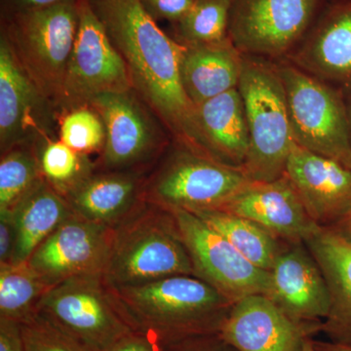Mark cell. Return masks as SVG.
Here are the masks:
<instances>
[{"label": "cell", "mask_w": 351, "mask_h": 351, "mask_svg": "<svg viewBox=\"0 0 351 351\" xmlns=\"http://www.w3.org/2000/svg\"><path fill=\"white\" fill-rule=\"evenodd\" d=\"M316 351H351V346L341 345L332 341H313Z\"/></svg>", "instance_id": "obj_38"}, {"label": "cell", "mask_w": 351, "mask_h": 351, "mask_svg": "<svg viewBox=\"0 0 351 351\" xmlns=\"http://www.w3.org/2000/svg\"><path fill=\"white\" fill-rule=\"evenodd\" d=\"M193 263L195 276L230 302L251 295H267L269 271L256 267L230 242L186 210H169Z\"/></svg>", "instance_id": "obj_12"}, {"label": "cell", "mask_w": 351, "mask_h": 351, "mask_svg": "<svg viewBox=\"0 0 351 351\" xmlns=\"http://www.w3.org/2000/svg\"><path fill=\"white\" fill-rule=\"evenodd\" d=\"M38 315L95 351H108L133 331L104 276L71 278L51 287Z\"/></svg>", "instance_id": "obj_10"}, {"label": "cell", "mask_w": 351, "mask_h": 351, "mask_svg": "<svg viewBox=\"0 0 351 351\" xmlns=\"http://www.w3.org/2000/svg\"><path fill=\"white\" fill-rule=\"evenodd\" d=\"M165 351H239L217 334L191 337L165 345Z\"/></svg>", "instance_id": "obj_33"}, {"label": "cell", "mask_w": 351, "mask_h": 351, "mask_svg": "<svg viewBox=\"0 0 351 351\" xmlns=\"http://www.w3.org/2000/svg\"><path fill=\"white\" fill-rule=\"evenodd\" d=\"M108 351H165V345L154 335L133 330Z\"/></svg>", "instance_id": "obj_34"}, {"label": "cell", "mask_w": 351, "mask_h": 351, "mask_svg": "<svg viewBox=\"0 0 351 351\" xmlns=\"http://www.w3.org/2000/svg\"><path fill=\"white\" fill-rule=\"evenodd\" d=\"M295 143L351 168L346 94L288 61L277 62Z\"/></svg>", "instance_id": "obj_7"}, {"label": "cell", "mask_w": 351, "mask_h": 351, "mask_svg": "<svg viewBox=\"0 0 351 351\" xmlns=\"http://www.w3.org/2000/svg\"><path fill=\"white\" fill-rule=\"evenodd\" d=\"M89 1L123 58L133 89L161 119L173 142L197 152L195 107L180 75L181 44L158 27L138 0Z\"/></svg>", "instance_id": "obj_1"}, {"label": "cell", "mask_w": 351, "mask_h": 351, "mask_svg": "<svg viewBox=\"0 0 351 351\" xmlns=\"http://www.w3.org/2000/svg\"><path fill=\"white\" fill-rule=\"evenodd\" d=\"M285 61L351 91V0H330L301 45Z\"/></svg>", "instance_id": "obj_18"}, {"label": "cell", "mask_w": 351, "mask_h": 351, "mask_svg": "<svg viewBox=\"0 0 351 351\" xmlns=\"http://www.w3.org/2000/svg\"><path fill=\"white\" fill-rule=\"evenodd\" d=\"M181 274L195 271L172 212L144 201L113 228L106 283L129 287Z\"/></svg>", "instance_id": "obj_3"}, {"label": "cell", "mask_w": 351, "mask_h": 351, "mask_svg": "<svg viewBox=\"0 0 351 351\" xmlns=\"http://www.w3.org/2000/svg\"><path fill=\"white\" fill-rule=\"evenodd\" d=\"M346 106H348V119H350V135H351V91L346 95Z\"/></svg>", "instance_id": "obj_40"}, {"label": "cell", "mask_w": 351, "mask_h": 351, "mask_svg": "<svg viewBox=\"0 0 351 351\" xmlns=\"http://www.w3.org/2000/svg\"><path fill=\"white\" fill-rule=\"evenodd\" d=\"M297 322L322 324L330 311V293L319 265L302 243H291L269 271L267 293Z\"/></svg>", "instance_id": "obj_19"}, {"label": "cell", "mask_w": 351, "mask_h": 351, "mask_svg": "<svg viewBox=\"0 0 351 351\" xmlns=\"http://www.w3.org/2000/svg\"><path fill=\"white\" fill-rule=\"evenodd\" d=\"M322 324L289 317L265 295H251L232 304L218 332L239 351H302Z\"/></svg>", "instance_id": "obj_15"}, {"label": "cell", "mask_w": 351, "mask_h": 351, "mask_svg": "<svg viewBox=\"0 0 351 351\" xmlns=\"http://www.w3.org/2000/svg\"><path fill=\"white\" fill-rule=\"evenodd\" d=\"M59 140L80 154H100L106 143V127L91 106L75 108L59 117Z\"/></svg>", "instance_id": "obj_30"}, {"label": "cell", "mask_w": 351, "mask_h": 351, "mask_svg": "<svg viewBox=\"0 0 351 351\" xmlns=\"http://www.w3.org/2000/svg\"><path fill=\"white\" fill-rule=\"evenodd\" d=\"M10 213L17 233L12 263H27L51 233L75 216L64 196L44 178Z\"/></svg>", "instance_id": "obj_24"}, {"label": "cell", "mask_w": 351, "mask_h": 351, "mask_svg": "<svg viewBox=\"0 0 351 351\" xmlns=\"http://www.w3.org/2000/svg\"><path fill=\"white\" fill-rule=\"evenodd\" d=\"M145 13L156 21H168L171 24L181 20L196 0H138Z\"/></svg>", "instance_id": "obj_32"}, {"label": "cell", "mask_w": 351, "mask_h": 351, "mask_svg": "<svg viewBox=\"0 0 351 351\" xmlns=\"http://www.w3.org/2000/svg\"><path fill=\"white\" fill-rule=\"evenodd\" d=\"M80 24V0L1 18L0 32L34 82L57 108Z\"/></svg>", "instance_id": "obj_5"}, {"label": "cell", "mask_w": 351, "mask_h": 351, "mask_svg": "<svg viewBox=\"0 0 351 351\" xmlns=\"http://www.w3.org/2000/svg\"><path fill=\"white\" fill-rule=\"evenodd\" d=\"M216 209L251 219L276 239L290 243H304L321 228L307 214L286 175L274 181H249Z\"/></svg>", "instance_id": "obj_16"}, {"label": "cell", "mask_w": 351, "mask_h": 351, "mask_svg": "<svg viewBox=\"0 0 351 351\" xmlns=\"http://www.w3.org/2000/svg\"><path fill=\"white\" fill-rule=\"evenodd\" d=\"M39 160L45 181L64 197L96 171L90 156L75 152L59 138L39 145Z\"/></svg>", "instance_id": "obj_29"}, {"label": "cell", "mask_w": 351, "mask_h": 351, "mask_svg": "<svg viewBox=\"0 0 351 351\" xmlns=\"http://www.w3.org/2000/svg\"><path fill=\"white\" fill-rule=\"evenodd\" d=\"M59 138L56 106L34 82L0 32V154Z\"/></svg>", "instance_id": "obj_13"}, {"label": "cell", "mask_w": 351, "mask_h": 351, "mask_svg": "<svg viewBox=\"0 0 351 351\" xmlns=\"http://www.w3.org/2000/svg\"><path fill=\"white\" fill-rule=\"evenodd\" d=\"M191 213L199 217L260 269L270 271L284 250L280 239L251 219L221 209L197 210Z\"/></svg>", "instance_id": "obj_25"}, {"label": "cell", "mask_w": 351, "mask_h": 351, "mask_svg": "<svg viewBox=\"0 0 351 351\" xmlns=\"http://www.w3.org/2000/svg\"><path fill=\"white\" fill-rule=\"evenodd\" d=\"M66 1L69 0H0V14L1 18H5L14 14L47 8Z\"/></svg>", "instance_id": "obj_37"}, {"label": "cell", "mask_w": 351, "mask_h": 351, "mask_svg": "<svg viewBox=\"0 0 351 351\" xmlns=\"http://www.w3.org/2000/svg\"><path fill=\"white\" fill-rule=\"evenodd\" d=\"M304 243L329 289L330 311L321 331L332 343L351 346V240L334 226H321Z\"/></svg>", "instance_id": "obj_22"}, {"label": "cell", "mask_w": 351, "mask_h": 351, "mask_svg": "<svg viewBox=\"0 0 351 351\" xmlns=\"http://www.w3.org/2000/svg\"><path fill=\"white\" fill-rule=\"evenodd\" d=\"M108 288L130 326L154 335L164 345L218 334L233 304L202 279L186 274Z\"/></svg>", "instance_id": "obj_2"}, {"label": "cell", "mask_w": 351, "mask_h": 351, "mask_svg": "<svg viewBox=\"0 0 351 351\" xmlns=\"http://www.w3.org/2000/svg\"><path fill=\"white\" fill-rule=\"evenodd\" d=\"M249 181L243 170L173 142L147 175L142 199L167 210L216 209Z\"/></svg>", "instance_id": "obj_6"}, {"label": "cell", "mask_w": 351, "mask_h": 351, "mask_svg": "<svg viewBox=\"0 0 351 351\" xmlns=\"http://www.w3.org/2000/svg\"><path fill=\"white\" fill-rule=\"evenodd\" d=\"M232 0H196L181 20L171 24L172 38L182 46L221 43L228 36Z\"/></svg>", "instance_id": "obj_28"}, {"label": "cell", "mask_w": 351, "mask_h": 351, "mask_svg": "<svg viewBox=\"0 0 351 351\" xmlns=\"http://www.w3.org/2000/svg\"><path fill=\"white\" fill-rule=\"evenodd\" d=\"M0 351H25L20 323L0 318Z\"/></svg>", "instance_id": "obj_36"}, {"label": "cell", "mask_w": 351, "mask_h": 351, "mask_svg": "<svg viewBox=\"0 0 351 351\" xmlns=\"http://www.w3.org/2000/svg\"><path fill=\"white\" fill-rule=\"evenodd\" d=\"M21 327L25 351H95L38 314Z\"/></svg>", "instance_id": "obj_31"}, {"label": "cell", "mask_w": 351, "mask_h": 351, "mask_svg": "<svg viewBox=\"0 0 351 351\" xmlns=\"http://www.w3.org/2000/svg\"><path fill=\"white\" fill-rule=\"evenodd\" d=\"M302 351H316L315 348H314L313 339H307L306 345H304V350Z\"/></svg>", "instance_id": "obj_41"}, {"label": "cell", "mask_w": 351, "mask_h": 351, "mask_svg": "<svg viewBox=\"0 0 351 351\" xmlns=\"http://www.w3.org/2000/svg\"><path fill=\"white\" fill-rule=\"evenodd\" d=\"M195 124L198 154L243 170L250 136L237 88L195 106Z\"/></svg>", "instance_id": "obj_21"}, {"label": "cell", "mask_w": 351, "mask_h": 351, "mask_svg": "<svg viewBox=\"0 0 351 351\" xmlns=\"http://www.w3.org/2000/svg\"><path fill=\"white\" fill-rule=\"evenodd\" d=\"M334 228L351 240V211L339 223L334 226Z\"/></svg>", "instance_id": "obj_39"}, {"label": "cell", "mask_w": 351, "mask_h": 351, "mask_svg": "<svg viewBox=\"0 0 351 351\" xmlns=\"http://www.w3.org/2000/svg\"><path fill=\"white\" fill-rule=\"evenodd\" d=\"M89 106L106 127L96 170L151 172L172 145L169 130L134 89L101 95Z\"/></svg>", "instance_id": "obj_8"}, {"label": "cell", "mask_w": 351, "mask_h": 351, "mask_svg": "<svg viewBox=\"0 0 351 351\" xmlns=\"http://www.w3.org/2000/svg\"><path fill=\"white\" fill-rule=\"evenodd\" d=\"M149 173L96 170L64 199L77 218L114 228L144 202Z\"/></svg>", "instance_id": "obj_20"}, {"label": "cell", "mask_w": 351, "mask_h": 351, "mask_svg": "<svg viewBox=\"0 0 351 351\" xmlns=\"http://www.w3.org/2000/svg\"><path fill=\"white\" fill-rule=\"evenodd\" d=\"M330 0H232L228 36L243 55L287 60Z\"/></svg>", "instance_id": "obj_9"}, {"label": "cell", "mask_w": 351, "mask_h": 351, "mask_svg": "<svg viewBox=\"0 0 351 351\" xmlns=\"http://www.w3.org/2000/svg\"><path fill=\"white\" fill-rule=\"evenodd\" d=\"M133 89L128 69L89 0H80V24L57 110L89 106L97 97Z\"/></svg>", "instance_id": "obj_11"}, {"label": "cell", "mask_w": 351, "mask_h": 351, "mask_svg": "<svg viewBox=\"0 0 351 351\" xmlns=\"http://www.w3.org/2000/svg\"><path fill=\"white\" fill-rule=\"evenodd\" d=\"M0 156V212H12L43 179L39 145H18Z\"/></svg>", "instance_id": "obj_27"}, {"label": "cell", "mask_w": 351, "mask_h": 351, "mask_svg": "<svg viewBox=\"0 0 351 351\" xmlns=\"http://www.w3.org/2000/svg\"><path fill=\"white\" fill-rule=\"evenodd\" d=\"M17 233L10 212H0V265L12 263Z\"/></svg>", "instance_id": "obj_35"}, {"label": "cell", "mask_w": 351, "mask_h": 351, "mask_svg": "<svg viewBox=\"0 0 351 351\" xmlns=\"http://www.w3.org/2000/svg\"><path fill=\"white\" fill-rule=\"evenodd\" d=\"M285 175L314 223L334 226L351 211V168L295 145Z\"/></svg>", "instance_id": "obj_17"}, {"label": "cell", "mask_w": 351, "mask_h": 351, "mask_svg": "<svg viewBox=\"0 0 351 351\" xmlns=\"http://www.w3.org/2000/svg\"><path fill=\"white\" fill-rule=\"evenodd\" d=\"M113 228L73 216L51 233L27 261L49 287L71 278L104 276Z\"/></svg>", "instance_id": "obj_14"}, {"label": "cell", "mask_w": 351, "mask_h": 351, "mask_svg": "<svg viewBox=\"0 0 351 351\" xmlns=\"http://www.w3.org/2000/svg\"><path fill=\"white\" fill-rule=\"evenodd\" d=\"M49 289L27 263L0 265V318L20 324L31 320Z\"/></svg>", "instance_id": "obj_26"}, {"label": "cell", "mask_w": 351, "mask_h": 351, "mask_svg": "<svg viewBox=\"0 0 351 351\" xmlns=\"http://www.w3.org/2000/svg\"><path fill=\"white\" fill-rule=\"evenodd\" d=\"M237 89L250 136L244 173L250 181L279 179L285 175L295 143L277 62L243 55Z\"/></svg>", "instance_id": "obj_4"}, {"label": "cell", "mask_w": 351, "mask_h": 351, "mask_svg": "<svg viewBox=\"0 0 351 351\" xmlns=\"http://www.w3.org/2000/svg\"><path fill=\"white\" fill-rule=\"evenodd\" d=\"M242 64L243 54L230 38L221 43L182 46L180 75L189 101L195 107L237 88Z\"/></svg>", "instance_id": "obj_23"}]
</instances>
